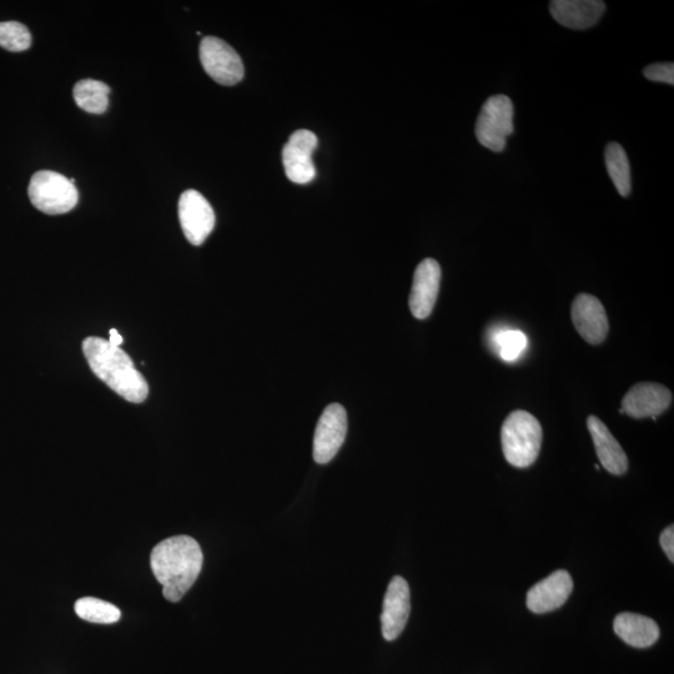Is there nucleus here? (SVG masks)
Segmentation results:
<instances>
[{
	"instance_id": "f257e3e1",
	"label": "nucleus",
	"mask_w": 674,
	"mask_h": 674,
	"mask_svg": "<svg viewBox=\"0 0 674 674\" xmlns=\"http://www.w3.org/2000/svg\"><path fill=\"white\" fill-rule=\"evenodd\" d=\"M204 555L198 541L189 536L167 538L154 547L150 565L170 602H179L193 587L203 568Z\"/></svg>"
},
{
	"instance_id": "f03ea898",
	"label": "nucleus",
	"mask_w": 674,
	"mask_h": 674,
	"mask_svg": "<svg viewBox=\"0 0 674 674\" xmlns=\"http://www.w3.org/2000/svg\"><path fill=\"white\" fill-rule=\"evenodd\" d=\"M83 352L95 376L123 399L133 404H142L147 400L148 382L127 352L95 336L84 340Z\"/></svg>"
},
{
	"instance_id": "7ed1b4c3",
	"label": "nucleus",
	"mask_w": 674,
	"mask_h": 674,
	"mask_svg": "<svg viewBox=\"0 0 674 674\" xmlns=\"http://www.w3.org/2000/svg\"><path fill=\"white\" fill-rule=\"evenodd\" d=\"M542 426L530 412L508 415L501 430L502 450L508 464L526 469L537 460L542 445Z\"/></svg>"
},
{
	"instance_id": "20e7f679",
	"label": "nucleus",
	"mask_w": 674,
	"mask_h": 674,
	"mask_svg": "<svg viewBox=\"0 0 674 674\" xmlns=\"http://www.w3.org/2000/svg\"><path fill=\"white\" fill-rule=\"evenodd\" d=\"M34 208L48 215L69 213L78 204V190L67 176L42 170L32 176L28 188Z\"/></svg>"
},
{
	"instance_id": "39448f33",
	"label": "nucleus",
	"mask_w": 674,
	"mask_h": 674,
	"mask_svg": "<svg viewBox=\"0 0 674 674\" xmlns=\"http://www.w3.org/2000/svg\"><path fill=\"white\" fill-rule=\"evenodd\" d=\"M476 138L482 147L501 153L513 133V104L504 94L486 100L476 122Z\"/></svg>"
},
{
	"instance_id": "423d86ee",
	"label": "nucleus",
	"mask_w": 674,
	"mask_h": 674,
	"mask_svg": "<svg viewBox=\"0 0 674 674\" xmlns=\"http://www.w3.org/2000/svg\"><path fill=\"white\" fill-rule=\"evenodd\" d=\"M200 60L205 72L216 83L231 87L244 78L243 60L224 40L215 37L201 40Z\"/></svg>"
},
{
	"instance_id": "0eeeda50",
	"label": "nucleus",
	"mask_w": 674,
	"mask_h": 674,
	"mask_svg": "<svg viewBox=\"0 0 674 674\" xmlns=\"http://www.w3.org/2000/svg\"><path fill=\"white\" fill-rule=\"evenodd\" d=\"M179 220L190 244L204 243L215 228V213L208 200L196 190H186L179 200Z\"/></svg>"
},
{
	"instance_id": "6e6552de",
	"label": "nucleus",
	"mask_w": 674,
	"mask_h": 674,
	"mask_svg": "<svg viewBox=\"0 0 674 674\" xmlns=\"http://www.w3.org/2000/svg\"><path fill=\"white\" fill-rule=\"evenodd\" d=\"M318 143V137L310 130L301 129L291 135L283 149L284 169L290 181L309 184L315 179L313 154Z\"/></svg>"
},
{
	"instance_id": "1a4fd4ad",
	"label": "nucleus",
	"mask_w": 674,
	"mask_h": 674,
	"mask_svg": "<svg viewBox=\"0 0 674 674\" xmlns=\"http://www.w3.org/2000/svg\"><path fill=\"white\" fill-rule=\"evenodd\" d=\"M347 434V414L340 404L326 407L316 426L314 437V460L316 464H329L341 446Z\"/></svg>"
},
{
	"instance_id": "9d476101",
	"label": "nucleus",
	"mask_w": 674,
	"mask_h": 674,
	"mask_svg": "<svg viewBox=\"0 0 674 674\" xmlns=\"http://www.w3.org/2000/svg\"><path fill=\"white\" fill-rule=\"evenodd\" d=\"M411 612V593L405 578H392L381 613V631L386 641H395L405 630Z\"/></svg>"
},
{
	"instance_id": "9b49d317",
	"label": "nucleus",
	"mask_w": 674,
	"mask_h": 674,
	"mask_svg": "<svg viewBox=\"0 0 674 674\" xmlns=\"http://www.w3.org/2000/svg\"><path fill=\"white\" fill-rule=\"evenodd\" d=\"M672 404V392L666 386L655 382H642L632 387L622 400V414L633 419L656 420Z\"/></svg>"
},
{
	"instance_id": "f8f14e48",
	"label": "nucleus",
	"mask_w": 674,
	"mask_h": 674,
	"mask_svg": "<svg viewBox=\"0 0 674 674\" xmlns=\"http://www.w3.org/2000/svg\"><path fill=\"white\" fill-rule=\"evenodd\" d=\"M441 283L440 264L434 259H425L417 266L410 294V310L416 319L429 318L435 308Z\"/></svg>"
},
{
	"instance_id": "ddd939ff",
	"label": "nucleus",
	"mask_w": 674,
	"mask_h": 674,
	"mask_svg": "<svg viewBox=\"0 0 674 674\" xmlns=\"http://www.w3.org/2000/svg\"><path fill=\"white\" fill-rule=\"evenodd\" d=\"M572 321L577 333L591 345L602 344L610 330L605 308L590 294H580L573 301Z\"/></svg>"
},
{
	"instance_id": "4468645a",
	"label": "nucleus",
	"mask_w": 674,
	"mask_h": 674,
	"mask_svg": "<svg viewBox=\"0 0 674 674\" xmlns=\"http://www.w3.org/2000/svg\"><path fill=\"white\" fill-rule=\"evenodd\" d=\"M572 590L573 581L570 573L565 570L553 572L528 591V610L538 615L555 611L565 605Z\"/></svg>"
},
{
	"instance_id": "2eb2a0df",
	"label": "nucleus",
	"mask_w": 674,
	"mask_h": 674,
	"mask_svg": "<svg viewBox=\"0 0 674 674\" xmlns=\"http://www.w3.org/2000/svg\"><path fill=\"white\" fill-rule=\"evenodd\" d=\"M550 10L553 19L563 27L583 30L601 19L606 4L601 0H553Z\"/></svg>"
},
{
	"instance_id": "dca6fc26",
	"label": "nucleus",
	"mask_w": 674,
	"mask_h": 674,
	"mask_svg": "<svg viewBox=\"0 0 674 674\" xmlns=\"http://www.w3.org/2000/svg\"><path fill=\"white\" fill-rule=\"evenodd\" d=\"M587 426L602 466L612 475L626 474L628 470L626 452L608 427L596 416L588 417Z\"/></svg>"
},
{
	"instance_id": "f3484780",
	"label": "nucleus",
	"mask_w": 674,
	"mask_h": 674,
	"mask_svg": "<svg viewBox=\"0 0 674 674\" xmlns=\"http://www.w3.org/2000/svg\"><path fill=\"white\" fill-rule=\"evenodd\" d=\"M613 630L627 645L636 648H648L658 641L661 631L657 623L636 613H621L613 622Z\"/></svg>"
},
{
	"instance_id": "a211bd4d",
	"label": "nucleus",
	"mask_w": 674,
	"mask_h": 674,
	"mask_svg": "<svg viewBox=\"0 0 674 674\" xmlns=\"http://www.w3.org/2000/svg\"><path fill=\"white\" fill-rule=\"evenodd\" d=\"M110 88L94 79L80 80L74 85L73 97L80 109L90 114H103L109 105Z\"/></svg>"
},
{
	"instance_id": "6ab92c4d",
	"label": "nucleus",
	"mask_w": 674,
	"mask_h": 674,
	"mask_svg": "<svg viewBox=\"0 0 674 674\" xmlns=\"http://www.w3.org/2000/svg\"><path fill=\"white\" fill-rule=\"evenodd\" d=\"M606 167L618 194L627 198L631 194V167L622 145L610 143L605 152Z\"/></svg>"
},
{
	"instance_id": "aec40b11",
	"label": "nucleus",
	"mask_w": 674,
	"mask_h": 674,
	"mask_svg": "<svg viewBox=\"0 0 674 674\" xmlns=\"http://www.w3.org/2000/svg\"><path fill=\"white\" fill-rule=\"evenodd\" d=\"M75 612L84 621L110 625L120 620L119 608L94 597H83L75 603Z\"/></svg>"
},
{
	"instance_id": "412c9836",
	"label": "nucleus",
	"mask_w": 674,
	"mask_h": 674,
	"mask_svg": "<svg viewBox=\"0 0 674 674\" xmlns=\"http://www.w3.org/2000/svg\"><path fill=\"white\" fill-rule=\"evenodd\" d=\"M32 34L25 25L18 22L0 23V47L9 52L19 53L29 49Z\"/></svg>"
},
{
	"instance_id": "4be33fe9",
	"label": "nucleus",
	"mask_w": 674,
	"mask_h": 674,
	"mask_svg": "<svg viewBox=\"0 0 674 674\" xmlns=\"http://www.w3.org/2000/svg\"><path fill=\"white\" fill-rule=\"evenodd\" d=\"M496 346L499 354L506 361L516 360L526 349L527 337L522 331L507 330L496 335Z\"/></svg>"
},
{
	"instance_id": "5701e85b",
	"label": "nucleus",
	"mask_w": 674,
	"mask_h": 674,
	"mask_svg": "<svg viewBox=\"0 0 674 674\" xmlns=\"http://www.w3.org/2000/svg\"><path fill=\"white\" fill-rule=\"evenodd\" d=\"M643 74L651 82L674 84V64L673 63H657L648 65L643 70Z\"/></svg>"
},
{
	"instance_id": "b1692460",
	"label": "nucleus",
	"mask_w": 674,
	"mask_h": 674,
	"mask_svg": "<svg viewBox=\"0 0 674 674\" xmlns=\"http://www.w3.org/2000/svg\"><path fill=\"white\" fill-rule=\"evenodd\" d=\"M661 546L663 548V551L666 552V555L668 558H670V561L673 563L674 562V527L673 525L670 527H667L665 531L662 532L661 538Z\"/></svg>"
},
{
	"instance_id": "393cba45",
	"label": "nucleus",
	"mask_w": 674,
	"mask_h": 674,
	"mask_svg": "<svg viewBox=\"0 0 674 674\" xmlns=\"http://www.w3.org/2000/svg\"><path fill=\"white\" fill-rule=\"evenodd\" d=\"M110 344L113 346H120L123 344V336L118 333V330L112 329L110 330V337L109 340Z\"/></svg>"
}]
</instances>
